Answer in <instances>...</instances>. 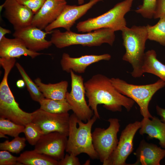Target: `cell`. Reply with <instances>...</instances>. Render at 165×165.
Returning <instances> with one entry per match:
<instances>
[{"instance_id": "obj_1", "label": "cell", "mask_w": 165, "mask_h": 165, "mask_svg": "<svg viewBox=\"0 0 165 165\" xmlns=\"http://www.w3.org/2000/svg\"><path fill=\"white\" fill-rule=\"evenodd\" d=\"M88 105L97 119L100 116L97 110L98 105L102 104L106 109L113 112H120L122 107L129 111L135 101L120 93L113 85L110 78L103 75H93L84 82Z\"/></svg>"}, {"instance_id": "obj_2", "label": "cell", "mask_w": 165, "mask_h": 165, "mask_svg": "<svg viewBox=\"0 0 165 165\" xmlns=\"http://www.w3.org/2000/svg\"><path fill=\"white\" fill-rule=\"evenodd\" d=\"M123 45L126 52L122 60L131 65V73L134 78H140L143 74L142 71L145 52V45L148 38L146 26L133 25L127 26L121 30Z\"/></svg>"}, {"instance_id": "obj_3", "label": "cell", "mask_w": 165, "mask_h": 165, "mask_svg": "<svg viewBox=\"0 0 165 165\" xmlns=\"http://www.w3.org/2000/svg\"><path fill=\"white\" fill-rule=\"evenodd\" d=\"M97 119L94 115L84 123L74 113L70 115L66 152L76 156L84 153L92 159H99L93 145L91 132L92 126Z\"/></svg>"}, {"instance_id": "obj_4", "label": "cell", "mask_w": 165, "mask_h": 165, "mask_svg": "<svg viewBox=\"0 0 165 165\" xmlns=\"http://www.w3.org/2000/svg\"><path fill=\"white\" fill-rule=\"evenodd\" d=\"M0 64L4 70L0 84V117L25 126L31 122L32 112L24 111L20 107L8 82L9 74L15 61L12 59H3L0 61Z\"/></svg>"}, {"instance_id": "obj_5", "label": "cell", "mask_w": 165, "mask_h": 165, "mask_svg": "<svg viewBox=\"0 0 165 165\" xmlns=\"http://www.w3.org/2000/svg\"><path fill=\"white\" fill-rule=\"evenodd\" d=\"M115 32L108 28H101L83 34L77 33L71 30L62 32L55 29L52 31L50 41L59 49L77 45L90 47L99 46L105 43L112 46L115 39Z\"/></svg>"}, {"instance_id": "obj_6", "label": "cell", "mask_w": 165, "mask_h": 165, "mask_svg": "<svg viewBox=\"0 0 165 165\" xmlns=\"http://www.w3.org/2000/svg\"><path fill=\"white\" fill-rule=\"evenodd\" d=\"M134 0H124L101 15L79 22L76 26L77 31L88 32L101 28H108L115 31H121L127 26L124 16L130 10Z\"/></svg>"}, {"instance_id": "obj_7", "label": "cell", "mask_w": 165, "mask_h": 165, "mask_svg": "<svg viewBox=\"0 0 165 165\" xmlns=\"http://www.w3.org/2000/svg\"><path fill=\"white\" fill-rule=\"evenodd\" d=\"M110 80L120 93L132 99L138 104L141 114L144 118L153 117L149 111V104L154 94L165 86V82L160 79L153 83L136 85L129 83L118 78H112Z\"/></svg>"}, {"instance_id": "obj_8", "label": "cell", "mask_w": 165, "mask_h": 165, "mask_svg": "<svg viewBox=\"0 0 165 165\" xmlns=\"http://www.w3.org/2000/svg\"><path fill=\"white\" fill-rule=\"evenodd\" d=\"M108 121L109 125L107 128L96 127L92 133L94 148L103 165H107L116 148L119 141L117 134L120 127L118 119L110 118Z\"/></svg>"}, {"instance_id": "obj_9", "label": "cell", "mask_w": 165, "mask_h": 165, "mask_svg": "<svg viewBox=\"0 0 165 165\" xmlns=\"http://www.w3.org/2000/svg\"><path fill=\"white\" fill-rule=\"evenodd\" d=\"M70 73L71 89L70 92L67 93L66 99L77 118L86 122L94 114L86 100L83 78L81 75L76 74L72 70Z\"/></svg>"}, {"instance_id": "obj_10", "label": "cell", "mask_w": 165, "mask_h": 165, "mask_svg": "<svg viewBox=\"0 0 165 165\" xmlns=\"http://www.w3.org/2000/svg\"><path fill=\"white\" fill-rule=\"evenodd\" d=\"M70 116L68 112L52 113L39 108L32 112L31 122L37 124L44 134L58 132L68 137Z\"/></svg>"}, {"instance_id": "obj_11", "label": "cell", "mask_w": 165, "mask_h": 165, "mask_svg": "<svg viewBox=\"0 0 165 165\" xmlns=\"http://www.w3.org/2000/svg\"><path fill=\"white\" fill-rule=\"evenodd\" d=\"M141 127V122L136 121L128 124L122 131L116 149L107 165H127L126 160L133 150L134 136Z\"/></svg>"}, {"instance_id": "obj_12", "label": "cell", "mask_w": 165, "mask_h": 165, "mask_svg": "<svg viewBox=\"0 0 165 165\" xmlns=\"http://www.w3.org/2000/svg\"><path fill=\"white\" fill-rule=\"evenodd\" d=\"M68 137L58 132L44 134L35 145L34 149L59 161L64 156Z\"/></svg>"}, {"instance_id": "obj_13", "label": "cell", "mask_w": 165, "mask_h": 165, "mask_svg": "<svg viewBox=\"0 0 165 165\" xmlns=\"http://www.w3.org/2000/svg\"><path fill=\"white\" fill-rule=\"evenodd\" d=\"M101 1V0H90L88 2L79 6L67 4L58 18L45 28V31L50 32L60 28H64L66 31L71 30L77 20Z\"/></svg>"}, {"instance_id": "obj_14", "label": "cell", "mask_w": 165, "mask_h": 165, "mask_svg": "<svg viewBox=\"0 0 165 165\" xmlns=\"http://www.w3.org/2000/svg\"><path fill=\"white\" fill-rule=\"evenodd\" d=\"M3 8L5 9L4 16L12 25L15 30L31 24L34 13L16 0H6L0 6V11Z\"/></svg>"}, {"instance_id": "obj_15", "label": "cell", "mask_w": 165, "mask_h": 165, "mask_svg": "<svg viewBox=\"0 0 165 165\" xmlns=\"http://www.w3.org/2000/svg\"><path fill=\"white\" fill-rule=\"evenodd\" d=\"M52 31H43L31 24L15 30L13 36L21 39L29 50L38 52L48 48L53 44L50 40L46 39V35Z\"/></svg>"}, {"instance_id": "obj_16", "label": "cell", "mask_w": 165, "mask_h": 165, "mask_svg": "<svg viewBox=\"0 0 165 165\" xmlns=\"http://www.w3.org/2000/svg\"><path fill=\"white\" fill-rule=\"evenodd\" d=\"M111 58L108 53L101 55H86L74 57L68 53L62 55L60 64L63 71L69 73L71 70L79 74L84 73L87 68L92 64L104 60L108 61Z\"/></svg>"}, {"instance_id": "obj_17", "label": "cell", "mask_w": 165, "mask_h": 165, "mask_svg": "<svg viewBox=\"0 0 165 165\" xmlns=\"http://www.w3.org/2000/svg\"><path fill=\"white\" fill-rule=\"evenodd\" d=\"M67 5L66 0H46L34 14L31 24L43 30L55 20Z\"/></svg>"}, {"instance_id": "obj_18", "label": "cell", "mask_w": 165, "mask_h": 165, "mask_svg": "<svg viewBox=\"0 0 165 165\" xmlns=\"http://www.w3.org/2000/svg\"><path fill=\"white\" fill-rule=\"evenodd\" d=\"M44 54H45L29 50L24 42L19 38L11 39L4 36L0 40V57L19 58L22 56H25L34 59Z\"/></svg>"}, {"instance_id": "obj_19", "label": "cell", "mask_w": 165, "mask_h": 165, "mask_svg": "<svg viewBox=\"0 0 165 165\" xmlns=\"http://www.w3.org/2000/svg\"><path fill=\"white\" fill-rule=\"evenodd\" d=\"M136 162L132 165H160L165 157V149L142 140L134 153Z\"/></svg>"}, {"instance_id": "obj_20", "label": "cell", "mask_w": 165, "mask_h": 165, "mask_svg": "<svg viewBox=\"0 0 165 165\" xmlns=\"http://www.w3.org/2000/svg\"><path fill=\"white\" fill-rule=\"evenodd\" d=\"M151 119L143 118L141 121L139 134H146L149 138L158 139L160 146L165 148V123L155 116Z\"/></svg>"}, {"instance_id": "obj_21", "label": "cell", "mask_w": 165, "mask_h": 165, "mask_svg": "<svg viewBox=\"0 0 165 165\" xmlns=\"http://www.w3.org/2000/svg\"><path fill=\"white\" fill-rule=\"evenodd\" d=\"M34 82L45 98L55 100L66 99L68 86L67 81L63 80L56 83L46 84L43 83L38 77Z\"/></svg>"}, {"instance_id": "obj_22", "label": "cell", "mask_w": 165, "mask_h": 165, "mask_svg": "<svg viewBox=\"0 0 165 165\" xmlns=\"http://www.w3.org/2000/svg\"><path fill=\"white\" fill-rule=\"evenodd\" d=\"M142 71L143 73L153 74L165 82V65L157 59L154 50H149L145 52Z\"/></svg>"}, {"instance_id": "obj_23", "label": "cell", "mask_w": 165, "mask_h": 165, "mask_svg": "<svg viewBox=\"0 0 165 165\" xmlns=\"http://www.w3.org/2000/svg\"><path fill=\"white\" fill-rule=\"evenodd\" d=\"M18 162L21 165H58V161L34 149L26 151L18 157Z\"/></svg>"}, {"instance_id": "obj_24", "label": "cell", "mask_w": 165, "mask_h": 165, "mask_svg": "<svg viewBox=\"0 0 165 165\" xmlns=\"http://www.w3.org/2000/svg\"><path fill=\"white\" fill-rule=\"evenodd\" d=\"M40 108L47 112L54 114L68 112L71 108L66 99L55 100L46 98L39 102Z\"/></svg>"}, {"instance_id": "obj_25", "label": "cell", "mask_w": 165, "mask_h": 165, "mask_svg": "<svg viewBox=\"0 0 165 165\" xmlns=\"http://www.w3.org/2000/svg\"><path fill=\"white\" fill-rule=\"evenodd\" d=\"M155 25L146 26L148 39L156 41L165 46V16L159 18Z\"/></svg>"}, {"instance_id": "obj_26", "label": "cell", "mask_w": 165, "mask_h": 165, "mask_svg": "<svg viewBox=\"0 0 165 165\" xmlns=\"http://www.w3.org/2000/svg\"><path fill=\"white\" fill-rule=\"evenodd\" d=\"M15 65L25 82L31 99L33 101L39 103L42 99L45 98L43 94L36 83L28 75L22 66L18 62L16 63Z\"/></svg>"}, {"instance_id": "obj_27", "label": "cell", "mask_w": 165, "mask_h": 165, "mask_svg": "<svg viewBox=\"0 0 165 165\" xmlns=\"http://www.w3.org/2000/svg\"><path fill=\"white\" fill-rule=\"evenodd\" d=\"M25 126L6 119L0 118V133L14 138L23 133Z\"/></svg>"}, {"instance_id": "obj_28", "label": "cell", "mask_w": 165, "mask_h": 165, "mask_svg": "<svg viewBox=\"0 0 165 165\" xmlns=\"http://www.w3.org/2000/svg\"><path fill=\"white\" fill-rule=\"evenodd\" d=\"M23 133L24 134L26 140L32 145H35L44 134L40 127L32 122L25 126Z\"/></svg>"}, {"instance_id": "obj_29", "label": "cell", "mask_w": 165, "mask_h": 165, "mask_svg": "<svg viewBox=\"0 0 165 165\" xmlns=\"http://www.w3.org/2000/svg\"><path fill=\"white\" fill-rule=\"evenodd\" d=\"M26 140L25 138L19 136L14 138L10 141L6 140L0 143V149L13 153H19L25 147Z\"/></svg>"}, {"instance_id": "obj_30", "label": "cell", "mask_w": 165, "mask_h": 165, "mask_svg": "<svg viewBox=\"0 0 165 165\" xmlns=\"http://www.w3.org/2000/svg\"><path fill=\"white\" fill-rule=\"evenodd\" d=\"M157 0H143L142 5L139 6L135 12L143 17L151 19L153 17Z\"/></svg>"}, {"instance_id": "obj_31", "label": "cell", "mask_w": 165, "mask_h": 165, "mask_svg": "<svg viewBox=\"0 0 165 165\" xmlns=\"http://www.w3.org/2000/svg\"><path fill=\"white\" fill-rule=\"evenodd\" d=\"M17 159L18 157L13 156L8 151L1 150L0 151V165H21Z\"/></svg>"}, {"instance_id": "obj_32", "label": "cell", "mask_w": 165, "mask_h": 165, "mask_svg": "<svg viewBox=\"0 0 165 165\" xmlns=\"http://www.w3.org/2000/svg\"><path fill=\"white\" fill-rule=\"evenodd\" d=\"M19 3L31 9L34 14L37 13L46 0H16Z\"/></svg>"}, {"instance_id": "obj_33", "label": "cell", "mask_w": 165, "mask_h": 165, "mask_svg": "<svg viewBox=\"0 0 165 165\" xmlns=\"http://www.w3.org/2000/svg\"><path fill=\"white\" fill-rule=\"evenodd\" d=\"M58 162V165H81L78 158L72 153L66 154L64 158Z\"/></svg>"}, {"instance_id": "obj_34", "label": "cell", "mask_w": 165, "mask_h": 165, "mask_svg": "<svg viewBox=\"0 0 165 165\" xmlns=\"http://www.w3.org/2000/svg\"><path fill=\"white\" fill-rule=\"evenodd\" d=\"M165 16V0H157L156 9L153 16L154 19Z\"/></svg>"}, {"instance_id": "obj_35", "label": "cell", "mask_w": 165, "mask_h": 165, "mask_svg": "<svg viewBox=\"0 0 165 165\" xmlns=\"http://www.w3.org/2000/svg\"><path fill=\"white\" fill-rule=\"evenodd\" d=\"M156 110L157 114L161 117V120L165 123V108H161L157 105Z\"/></svg>"}, {"instance_id": "obj_36", "label": "cell", "mask_w": 165, "mask_h": 165, "mask_svg": "<svg viewBox=\"0 0 165 165\" xmlns=\"http://www.w3.org/2000/svg\"><path fill=\"white\" fill-rule=\"evenodd\" d=\"M11 31L9 30L0 27V40L6 34H10Z\"/></svg>"}, {"instance_id": "obj_37", "label": "cell", "mask_w": 165, "mask_h": 165, "mask_svg": "<svg viewBox=\"0 0 165 165\" xmlns=\"http://www.w3.org/2000/svg\"><path fill=\"white\" fill-rule=\"evenodd\" d=\"M16 85L19 88L24 87L25 83L23 80H19L16 82Z\"/></svg>"}, {"instance_id": "obj_38", "label": "cell", "mask_w": 165, "mask_h": 165, "mask_svg": "<svg viewBox=\"0 0 165 165\" xmlns=\"http://www.w3.org/2000/svg\"><path fill=\"white\" fill-rule=\"evenodd\" d=\"M78 4L79 5H82L84 4V0H77Z\"/></svg>"}, {"instance_id": "obj_39", "label": "cell", "mask_w": 165, "mask_h": 165, "mask_svg": "<svg viewBox=\"0 0 165 165\" xmlns=\"http://www.w3.org/2000/svg\"><path fill=\"white\" fill-rule=\"evenodd\" d=\"M90 161L89 160H87L84 163V165H90Z\"/></svg>"}, {"instance_id": "obj_40", "label": "cell", "mask_w": 165, "mask_h": 165, "mask_svg": "<svg viewBox=\"0 0 165 165\" xmlns=\"http://www.w3.org/2000/svg\"><path fill=\"white\" fill-rule=\"evenodd\" d=\"M6 135L4 134L1 133H0V138H7L6 136H5Z\"/></svg>"}]
</instances>
